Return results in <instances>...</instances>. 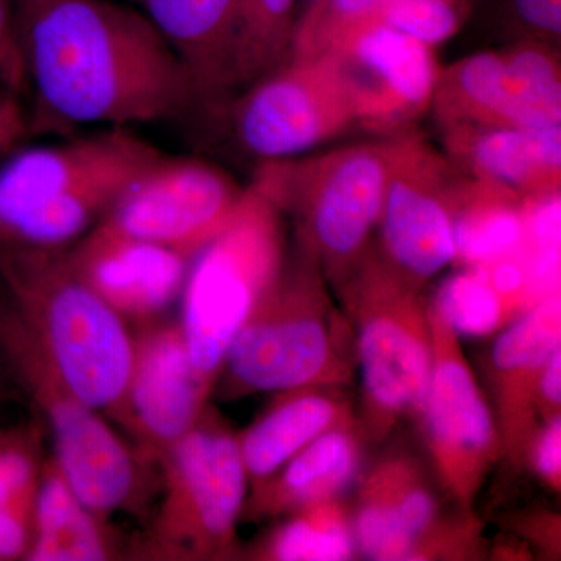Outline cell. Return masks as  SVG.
<instances>
[{"instance_id": "cell-14", "label": "cell", "mask_w": 561, "mask_h": 561, "mask_svg": "<svg viewBox=\"0 0 561 561\" xmlns=\"http://www.w3.org/2000/svg\"><path fill=\"white\" fill-rule=\"evenodd\" d=\"M431 111L442 130L456 125L537 130L561 124L556 47L516 41L442 70Z\"/></svg>"}, {"instance_id": "cell-32", "label": "cell", "mask_w": 561, "mask_h": 561, "mask_svg": "<svg viewBox=\"0 0 561 561\" xmlns=\"http://www.w3.org/2000/svg\"><path fill=\"white\" fill-rule=\"evenodd\" d=\"M0 87L20 98L31 91L16 11L11 0H0Z\"/></svg>"}, {"instance_id": "cell-40", "label": "cell", "mask_w": 561, "mask_h": 561, "mask_svg": "<svg viewBox=\"0 0 561 561\" xmlns=\"http://www.w3.org/2000/svg\"><path fill=\"white\" fill-rule=\"evenodd\" d=\"M16 400H13V398H9V397H0V412L3 411V409L7 408V405L10 404V402H14Z\"/></svg>"}, {"instance_id": "cell-17", "label": "cell", "mask_w": 561, "mask_h": 561, "mask_svg": "<svg viewBox=\"0 0 561 561\" xmlns=\"http://www.w3.org/2000/svg\"><path fill=\"white\" fill-rule=\"evenodd\" d=\"M335 57L353 88L357 127L397 136L430 113L442 73L434 47L381 22Z\"/></svg>"}, {"instance_id": "cell-20", "label": "cell", "mask_w": 561, "mask_h": 561, "mask_svg": "<svg viewBox=\"0 0 561 561\" xmlns=\"http://www.w3.org/2000/svg\"><path fill=\"white\" fill-rule=\"evenodd\" d=\"M454 165L524 198L560 194L561 124L537 130L456 125L445 128Z\"/></svg>"}, {"instance_id": "cell-39", "label": "cell", "mask_w": 561, "mask_h": 561, "mask_svg": "<svg viewBox=\"0 0 561 561\" xmlns=\"http://www.w3.org/2000/svg\"><path fill=\"white\" fill-rule=\"evenodd\" d=\"M41 2H44V0H13L14 10L16 11L32 9V7L38 5Z\"/></svg>"}, {"instance_id": "cell-9", "label": "cell", "mask_w": 561, "mask_h": 561, "mask_svg": "<svg viewBox=\"0 0 561 561\" xmlns=\"http://www.w3.org/2000/svg\"><path fill=\"white\" fill-rule=\"evenodd\" d=\"M158 474L161 502L149 530L136 538V559H239L238 526L249 497V478L238 431L213 401L164 454Z\"/></svg>"}, {"instance_id": "cell-4", "label": "cell", "mask_w": 561, "mask_h": 561, "mask_svg": "<svg viewBox=\"0 0 561 561\" xmlns=\"http://www.w3.org/2000/svg\"><path fill=\"white\" fill-rule=\"evenodd\" d=\"M0 357L14 389L46 427L51 456L81 500L106 519L122 512L146 515L158 470L73 391L2 287Z\"/></svg>"}, {"instance_id": "cell-41", "label": "cell", "mask_w": 561, "mask_h": 561, "mask_svg": "<svg viewBox=\"0 0 561 561\" xmlns=\"http://www.w3.org/2000/svg\"><path fill=\"white\" fill-rule=\"evenodd\" d=\"M301 3V11L308 9V7L313 5V3L319 2V0H298Z\"/></svg>"}, {"instance_id": "cell-2", "label": "cell", "mask_w": 561, "mask_h": 561, "mask_svg": "<svg viewBox=\"0 0 561 561\" xmlns=\"http://www.w3.org/2000/svg\"><path fill=\"white\" fill-rule=\"evenodd\" d=\"M353 328L331 297L319 261L290 247L283 272L225 357L213 398L238 401L301 387H350L356 378Z\"/></svg>"}, {"instance_id": "cell-3", "label": "cell", "mask_w": 561, "mask_h": 561, "mask_svg": "<svg viewBox=\"0 0 561 561\" xmlns=\"http://www.w3.org/2000/svg\"><path fill=\"white\" fill-rule=\"evenodd\" d=\"M161 154L125 127L18 151L0 168V247L72 245Z\"/></svg>"}, {"instance_id": "cell-22", "label": "cell", "mask_w": 561, "mask_h": 561, "mask_svg": "<svg viewBox=\"0 0 561 561\" xmlns=\"http://www.w3.org/2000/svg\"><path fill=\"white\" fill-rule=\"evenodd\" d=\"M179 55L197 102L216 103L236 90L238 0H138Z\"/></svg>"}, {"instance_id": "cell-35", "label": "cell", "mask_w": 561, "mask_h": 561, "mask_svg": "<svg viewBox=\"0 0 561 561\" xmlns=\"http://www.w3.org/2000/svg\"><path fill=\"white\" fill-rule=\"evenodd\" d=\"M20 99V95L0 87V158L13 151L31 133V117Z\"/></svg>"}, {"instance_id": "cell-15", "label": "cell", "mask_w": 561, "mask_h": 561, "mask_svg": "<svg viewBox=\"0 0 561 561\" xmlns=\"http://www.w3.org/2000/svg\"><path fill=\"white\" fill-rule=\"evenodd\" d=\"M243 192L217 165L162 153L135 176L99 224L195 256L231 219Z\"/></svg>"}, {"instance_id": "cell-12", "label": "cell", "mask_w": 561, "mask_h": 561, "mask_svg": "<svg viewBox=\"0 0 561 561\" xmlns=\"http://www.w3.org/2000/svg\"><path fill=\"white\" fill-rule=\"evenodd\" d=\"M390 175L376 251L420 287L456 261V165L416 133L390 136Z\"/></svg>"}, {"instance_id": "cell-30", "label": "cell", "mask_w": 561, "mask_h": 561, "mask_svg": "<svg viewBox=\"0 0 561 561\" xmlns=\"http://www.w3.org/2000/svg\"><path fill=\"white\" fill-rule=\"evenodd\" d=\"M459 337H486L518 319L491 287L482 267H459L430 297Z\"/></svg>"}, {"instance_id": "cell-28", "label": "cell", "mask_w": 561, "mask_h": 561, "mask_svg": "<svg viewBox=\"0 0 561 561\" xmlns=\"http://www.w3.org/2000/svg\"><path fill=\"white\" fill-rule=\"evenodd\" d=\"M298 0H238L236 88L251 87L289 60Z\"/></svg>"}, {"instance_id": "cell-25", "label": "cell", "mask_w": 561, "mask_h": 561, "mask_svg": "<svg viewBox=\"0 0 561 561\" xmlns=\"http://www.w3.org/2000/svg\"><path fill=\"white\" fill-rule=\"evenodd\" d=\"M46 440L38 416L0 424V561H25L31 551Z\"/></svg>"}, {"instance_id": "cell-21", "label": "cell", "mask_w": 561, "mask_h": 561, "mask_svg": "<svg viewBox=\"0 0 561 561\" xmlns=\"http://www.w3.org/2000/svg\"><path fill=\"white\" fill-rule=\"evenodd\" d=\"M368 445L359 416L324 432L249 491L242 522H276L316 502L346 496L359 479Z\"/></svg>"}, {"instance_id": "cell-38", "label": "cell", "mask_w": 561, "mask_h": 561, "mask_svg": "<svg viewBox=\"0 0 561 561\" xmlns=\"http://www.w3.org/2000/svg\"><path fill=\"white\" fill-rule=\"evenodd\" d=\"M426 2L449 7V9H454L460 11V13L467 14V16H470L472 5H474V0H426Z\"/></svg>"}, {"instance_id": "cell-36", "label": "cell", "mask_w": 561, "mask_h": 561, "mask_svg": "<svg viewBox=\"0 0 561 561\" xmlns=\"http://www.w3.org/2000/svg\"><path fill=\"white\" fill-rule=\"evenodd\" d=\"M537 409L540 421L561 415V345L552 351L542 367L538 383Z\"/></svg>"}, {"instance_id": "cell-6", "label": "cell", "mask_w": 561, "mask_h": 561, "mask_svg": "<svg viewBox=\"0 0 561 561\" xmlns=\"http://www.w3.org/2000/svg\"><path fill=\"white\" fill-rule=\"evenodd\" d=\"M353 328L362 398L357 411L370 445L416 419L432 368L430 297L382 260L375 245L334 289Z\"/></svg>"}, {"instance_id": "cell-7", "label": "cell", "mask_w": 561, "mask_h": 561, "mask_svg": "<svg viewBox=\"0 0 561 561\" xmlns=\"http://www.w3.org/2000/svg\"><path fill=\"white\" fill-rule=\"evenodd\" d=\"M289 250L286 216L253 181L231 219L192 260L179 320L195 375L210 393L231 343L278 279Z\"/></svg>"}, {"instance_id": "cell-10", "label": "cell", "mask_w": 561, "mask_h": 561, "mask_svg": "<svg viewBox=\"0 0 561 561\" xmlns=\"http://www.w3.org/2000/svg\"><path fill=\"white\" fill-rule=\"evenodd\" d=\"M351 505L357 553L373 561H471L483 546L474 511H445L423 461L391 448L356 482Z\"/></svg>"}, {"instance_id": "cell-26", "label": "cell", "mask_w": 561, "mask_h": 561, "mask_svg": "<svg viewBox=\"0 0 561 561\" xmlns=\"http://www.w3.org/2000/svg\"><path fill=\"white\" fill-rule=\"evenodd\" d=\"M526 201L489 181L463 176L454 214L457 267H478L522 247Z\"/></svg>"}, {"instance_id": "cell-13", "label": "cell", "mask_w": 561, "mask_h": 561, "mask_svg": "<svg viewBox=\"0 0 561 561\" xmlns=\"http://www.w3.org/2000/svg\"><path fill=\"white\" fill-rule=\"evenodd\" d=\"M354 127L353 88L335 55L287 60L251 84L234 111L239 142L264 161L298 157Z\"/></svg>"}, {"instance_id": "cell-24", "label": "cell", "mask_w": 561, "mask_h": 561, "mask_svg": "<svg viewBox=\"0 0 561 561\" xmlns=\"http://www.w3.org/2000/svg\"><path fill=\"white\" fill-rule=\"evenodd\" d=\"M136 559V538L92 511L72 489L55 457L44 461L35 530L25 561H110Z\"/></svg>"}, {"instance_id": "cell-27", "label": "cell", "mask_w": 561, "mask_h": 561, "mask_svg": "<svg viewBox=\"0 0 561 561\" xmlns=\"http://www.w3.org/2000/svg\"><path fill=\"white\" fill-rule=\"evenodd\" d=\"M239 559L257 561H346L359 557L346 496L316 502L276 519Z\"/></svg>"}, {"instance_id": "cell-16", "label": "cell", "mask_w": 561, "mask_h": 561, "mask_svg": "<svg viewBox=\"0 0 561 561\" xmlns=\"http://www.w3.org/2000/svg\"><path fill=\"white\" fill-rule=\"evenodd\" d=\"M213 393L195 375L180 320L136 324L127 387L113 423L158 470L164 454L201 420Z\"/></svg>"}, {"instance_id": "cell-33", "label": "cell", "mask_w": 561, "mask_h": 561, "mask_svg": "<svg viewBox=\"0 0 561 561\" xmlns=\"http://www.w3.org/2000/svg\"><path fill=\"white\" fill-rule=\"evenodd\" d=\"M527 468L552 493L561 491V415L541 421L530 446Z\"/></svg>"}, {"instance_id": "cell-31", "label": "cell", "mask_w": 561, "mask_h": 561, "mask_svg": "<svg viewBox=\"0 0 561 561\" xmlns=\"http://www.w3.org/2000/svg\"><path fill=\"white\" fill-rule=\"evenodd\" d=\"M505 16L518 41L560 43L561 0H505Z\"/></svg>"}, {"instance_id": "cell-5", "label": "cell", "mask_w": 561, "mask_h": 561, "mask_svg": "<svg viewBox=\"0 0 561 561\" xmlns=\"http://www.w3.org/2000/svg\"><path fill=\"white\" fill-rule=\"evenodd\" d=\"M66 249L0 247V287L73 391L113 421L130 375L133 331L72 271Z\"/></svg>"}, {"instance_id": "cell-18", "label": "cell", "mask_w": 561, "mask_h": 561, "mask_svg": "<svg viewBox=\"0 0 561 561\" xmlns=\"http://www.w3.org/2000/svg\"><path fill=\"white\" fill-rule=\"evenodd\" d=\"M69 265L130 324L165 316L180 300L194 254L98 224L66 249Z\"/></svg>"}, {"instance_id": "cell-23", "label": "cell", "mask_w": 561, "mask_h": 561, "mask_svg": "<svg viewBox=\"0 0 561 561\" xmlns=\"http://www.w3.org/2000/svg\"><path fill=\"white\" fill-rule=\"evenodd\" d=\"M345 387H301L272 401L238 432L249 491L257 489L324 432L357 419Z\"/></svg>"}, {"instance_id": "cell-1", "label": "cell", "mask_w": 561, "mask_h": 561, "mask_svg": "<svg viewBox=\"0 0 561 561\" xmlns=\"http://www.w3.org/2000/svg\"><path fill=\"white\" fill-rule=\"evenodd\" d=\"M16 20L36 101L31 131L41 119L128 128L172 119L197 102L179 55L131 7L44 0Z\"/></svg>"}, {"instance_id": "cell-29", "label": "cell", "mask_w": 561, "mask_h": 561, "mask_svg": "<svg viewBox=\"0 0 561 561\" xmlns=\"http://www.w3.org/2000/svg\"><path fill=\"white\" fill-rule=\"evenodd\" d=\"M389 0H319L298 14L289 60L337 55L381 24Z\"/></svg>"}, {"instance_id": "cell-19", "label": "cell", "mask_w": 561, "mask_h": 561, "mask_svg": "<svg viewBox=\"0 0 561 561\" xmlns=\"http://www.w3.org/2000/svg\"><path fill=\"white\" fill-rule=\"evenodd\" d=\"M560 345V290L546 295L513 320L491 345L486 382L501 435L502 459L513 470L527 468L530 446L541 424L537 397L542 367Z\"/></svg>"}, {"instance_id": "cell-37", "label": "cell", "mask_w": 561, "mask_h": 561, "mask_svg": "<svg viewBox=\"0 0 561 561\" xmlns=\"http://www.w3.org/2000/svg\"><path fill=\"white\" fill-rule=\"evenodd\" d=\"M0 397L13 398V400L20 401L21 394L14 389L13 382H11L9 373L5 370L2 357H0Z\"/></svg>"}, {"instance_id": "cell-8", "label": "cell", "mask_w": 561, "mask_h": 561, "mask_svg": "<svg viewBox=\"0 0 561 561\" xmlns=\"http://www.w3.org/2000/svg\"><path fill=\"white\" fill-rule=\"evenodd\" d=\"M389 139L305 160L264 161L253 181L294 225V242L319 261L332 290L373 243L390 175Z\"/></svg>"}, {"instance_id": "cell-34", "label": "cell", "mask_w": 561, "mask_h": 561, "mask_svg": "<svg viewBox=\"0 0 561 561\" xmlns=\"http://www.w3.org/2000/svg\"><path fill=\"white\" fill-rule=\"evenodd\" d=\"M516 535L540 549L542 556L559 559L560 556V516L551 512H526L516 515L511 522Z\"/></svg>"}, {"instance_id": "cell-11", "label": "cell", "mask_w": 561, "mask_h": 561, "mask_svg": "<svg viewBox=\"0 0 561 561\" xmlns=\"http://www.w3.org/2000/svg\"><path fill=\"white\" fill-rule=\"evenodd\" d=\"M430 321L432 368L416 419L446 496L457 507L474 511L482 486L502 459L501 435L461 339L431 301Z\"/></svg>"}]
</instances>
